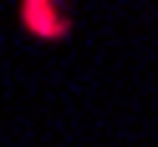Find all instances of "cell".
<instances>
[{"mask_svg":"<svg viewBox=\"0 0 158 147\" xmlns=\"http://www.w3.org/2000/svg\"><path fill=\"white\" fill-rule=\"evenodd\" d=\"M15 21H21V31L31 36V41H66L72 36V0H21L15 5Z\"/></svg>","mask_w":158,"mask_h":147,"instance_id":"cell-1","label":"cell"}]
</instances>
